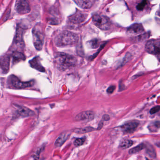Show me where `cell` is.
<instances>
[{
    "label": "cell",
    "mask_w": 160,
    "mask_h": 160,
    "mask_svg": "<svg viewBox=\"0 0 160 160\" xmlns=\"http://www.w3.org/2000/svg\"><path fill=\"white\" fill-rule=\"evenodd\" d=\"M54 61L58 69L61 71H63L75 66L77 60L72 55L64 53H58L55 54Z\"/></svg>",
    "instance_id": "6da1fadb"
},
{
    "label": "cell",
    "mask_w": 160,
    "mask_h": 160,
    "mask_svg": "<svg viewBox=\"0 0 160 160\" xmlns=\"http://www.w3.org/2000/svg\"><path fill=\"white\" fill-rule=\"evenodd\" d=\"M79 40L78 35L69 31H64L58 35L54 39L55 45L59 47L72 46Z\"/></svg>",
    "instance_id": "7a4b0ae2"
},
{
    "label": "cell",
    "mask_w": 160,
    "mask_h": 160,
    "mask_svg": "<svg viewBox=\"0 0 160 160\" xmlns=\"http://www.w3.org/2000/svg\"><path fill=\"white\" fill-rule=\"evenodd\" d=\"M8 84L11 88L16 89H22L32 87L34 84V81H30L26 82H22L16 76L11 75L9 76L8 79Z\"/></svg>",
    "instance_id": "3957f363"
},
{
    "label": "cell",
    "mask_w": 160,
    "mask_h": 160,
    "mask_svg": "<svg viewBox=\"0 0 160 160\" xmlns=\"http://www.w3.org/2000/svg\"><path fill=\"white\" fill-rule=\"evenodd\" d=\"M92 21L96 27L102 30H108L111 25L109 19L103 15H95L92 17Z\"/></svg>",
    "instance_id": "277c9868"
},
{
    "label": "cell",
    "mask_w": 160,
    "mask_h": 160,
    "mask_svg": "<svg viewBox=\"0 0 160 160\" xmlns=\"http://www.w3.org/2000/svg\"><path fill=\"white\" fill-rule=\"evenodd\" d=\"M33 44L37 50H41L43 47L44 41L43 33L39 26H35L32 30Z\"/></svg>",
    "instance_id": "5b68a950"
},
{
    "label": "cell",
    "mask_w": 160,
    "mask_h": 160,
    "mask_svg": "<svg viewBox=\"0 0 160 160\" xmlns=\"http://www.w3.org/2000/svg\"><path fill=\"white\" fill-rule=\"evenodd\" d=\"M145 50L147 53L156 55L160 60V41L157 40H150L145 46Z\"/></svg>",
    "instance_id": "8992f818"
},
{
    "label": "cell",
    "mask_w": 160,
    "mask_h": 160,
    "mask_svg": "<svg viewBox=\"0 0 160 160\" xmlns=\"http://www.w3.org/2000/svg\"><path fill=\"white\" fill-rule=\"evenodd\" d=\"M15 9L19 14H25L30 10L28 0H16Z\"/></svg>",
    "instance_id": "52a82bcc"
},
{
    "label": "cell",
    "mask_w": 160,
    "mask_h": 160,
    "mask_svg": "<svg viewBox=\"0 0 160 160\" xmlns=\"http://www.w3.org/2000/svg\"><path fill=\"white\" fill-rule=\"evenodd\" d=\"M87 14L78 11L69 17V21L72 24H76L82 23L87 19Z\"/></svg>",
    "instance_id": "ba28073f"
},
{
    "label": "cell",
    "mask_w": 160,
    "mask_h": 160,
    "mask_svg": "<svg viewBox=\"0 0 160 160\" xmlns=\"http://www.w3.org/2000/svg\"><path fill=\"white\" fill-rule=\"evenodd\" d=\"M94 117L95 113L92 111H85L77 115L75 117V120L76 121L89 122L94 119Z\"/></svg>",
    "instance_id": "9c48e42d"
},
{
    "label": "cell",
    "mask_w": 160,
    "mask_h": 160,
    "mask_svg": "<svg viewBox=\"0 0 160 160\" xmlns=\"http://www.w3.org/2000/svg\"><path fill=\"white\" fill-rule=\"evenodd\" d=\"M139 126L137 121H131L124 124L121 126V130L127 133H133Z\"/></svg>",
    "instance_id": "30bf717a"
},
{
    "label": "cell",
    "mask_w": 160,
    "mask_h": 160,
    "mask_svg": "<svg viewBox=\"0 0 160 160\" xmlns=\"http://www.w3.org/2000/svg\"><path fill=\"white\" fill-rule=\"evenodd\" d=\"M144 32L143 26L140 23H135L131 25L127 29V32L132 35H138L142 34Z\"/></svg>",
    "instance_id": "8fae6325"
},
{
    "label": "cell",
    "mask_w": 160,
    "mask_h": 160,
    "mask_svg": "<svg viewBox=\"0 0 160 160\" xmlns=\"http://www.w3.org/2000/svg\"><path fill=\"white\" fill-rule=\"evenodd\" d=\"M29 63L30 66L33 69L41 72H45V69L42 65L39 57H34L32 60H30Z\"/></svg>",
    "instance_id": "7c38bea8"
},
{
    "label": "cell",
    "mask_w": 160,
    "mask_h": 160,
    "mask_svg": "<svg viewBox=\"0 0 160 160\" xmlns=\"http://www.w3.org/2000/svg\"><path fill=\"white\" fill-rule=\"evenodd\" d=\"M16 114L19 115V116L22 117H26L31 116L34 114V113L28 108L19 106L17 107V110H16Z\"/></svg>",
    "instance_id": "4fadbf2b"
},
{
    "label": "cell",
    "mask_w": 160,
    "mask_h": 160,
    "mask_svg": "<svg viewBox=\"0 0 160 160\" xmlns=\"http://www.w3.org/2000/svg\"><path fill=\"white\" fill-rule=\"evenodd\" d=\"M0 68L4 73H7L9 69V58L7 55L0 57Z\"/></svg>",
    "instance_id": "5bb4252c"
},
{
    "label": "cell",
    "mask_w": 160,
    "mask_h": 160,
    "mask_svg": "<svg viewBox=\"0 0 160 160\" xmlns=\"http://www.w3.org/2000/svg\"><path fill=\"white\" fill-rule=\"evenodd\" d=\"M79 7L84 9H89L93 5L95 0H73Z\"/></svg>",
    "instance_id": "9a60e30c"
},
{
    "label": "cell",
    "mask_w": 160,
    "mask_h": 160,
    "mask_svg": "<svg viewBox=\"0 0 160 160\" xmlns=\"http://www.w3.org/2000/svg\"><path fill=\"white\" fill-rule=\"evenodd\" d=\"M69 133H62L58 137L55 142V146L56 147H60L64 144L69 137Z\"/></svg>",
    "instance_id": "2e32d148"
},
{
    "label": "cell",
    "mask_w": 160,
    "mask_h": 160,
    "mask_svg": "<svg viewBox=\"0 0 160 160\" xmlns=\"http://www.w3.org/2000/svg\"><path fill=\"white\" fill-rule=\"evenodd\" d=\"M95 129L92 127H85L83 128H76L73 130L74 133H78V134H83L86 133H89L95 130Z\"/></svg>",
    "instance_id": "e0dca14e"
},
{
    "label": "cell",
    "mask_w": 160,
    "mask_h": 160,
    "mask_svg": "<svg viewBox=\"0 0 160 160\" xmlns=\"http://www.w3.org/2000/svg\"><path fill=\"white\" fill-rule=\"evenodd\" d=\"M12 57L15 61H19L20 60H25V57L23 53L20 51H15L12 53Z\"/></svg>",
    "instance_id": "ac0fdd59"
},
{
    "label": "cell",
    "mask_w": 160,
    "mask_h": 160,
    "mask_svg": "<svg viewBox=\"0 0 160 160\" xmlns=\"http://www.w3.org/2000/svg\"><path fill=\"white\" fill-rule=\"evenodd\" d=\"M145 148L146 149V153L149 156H150L151 158H155L156 156V150L151 145H146Z\"/></svg>",
    "instance_id": "d6986e66"
},
{
    "label": "cell",
    "mask_w": 160,
    "mask_h": 160,
    "mask_svg": "<svg viewBox=\"0 0 160 160\" xmlns=\"http://www.w3.org/2000/svg\"><path fill=\"white\" fill-rule=\"evenodd\" d=\"M133 143L132 140H124L119 145L120 147L122 149H128L133 145Z\"/></svg>",
    "instance_id": "ffe728a7"
},
{
    "label": "cell",
    "mask_w": 160,
    "mask_h": 160,
    "mask_svg": "<svg viewBox=\"0 0 160 160\" xmlns=\"http://www.w3.org/2000/svg\"><path fill=\"white\" fill-rule=\"evenodd\" d=\"M146 147V145L144 144H140L138 145L133 149H131L129 151V153L130 154H133L138 153L142 150V149H145Z\"/></svg>",
    "instance_id": "44dd1931"
},
{
    "label": "cell",
    "mask_w": 160,
    "mask_h": 160,
    "mask_svg": "<svg viewBox=\"0 0 160 160\" xmlns=\"http://www.w3.org/2000/svg\"><path fill=\"white\" fill-rule=\"evenodd\" d=\"M88 46L92 49H96L99 46V42L98 39H94L88 42Z\"/></svg>",
    "instance_id": "7402d4cb"
},
{
    "label": "cell",
    "mask_w": 160,
    "mask_h": 160,
    "mask_svg": "<svg viewBox=\"0 0 160 160\" xmlns=\"http://www.w3.org/2000/svg\"><path fill=\"white\" fill-rule=\"evenodd\" d=\"M85 140H86L85 137L76 139L75 140V141H74V145L76 146H81L84 144V142L85 141Z\"/></svg>",
    "instance_id": "603a6c76"
},
{
    "label": "cell",
    "mask_w": 160,
    "mask_h": 160,
    "mask_svg": "<svg viewBox=\"0 0 160 160\" xmlns=\"http://www.w3.org/2000/svg\"><path fill=\"white\" fill-rule=\"evenodd\" d=\"M146 3H147V0H142L141 2H140L139 4H138L136 7L137 9L139 11H141L144 9L145 6L146 5Z\"/></svg>",
    "instance_id": "cb8c5ba5"
},
{
    "label": "cell",
    "mask_w": 160,
    "mask_h": 160,
    "mask_svg": "<svg viewBox=\"0 0 160 160\" xmlns=\"http://www.w3.org/2000/svg\"><path fill=\"white\" fill-rule=\"evenodd\" d=\"M160 110V105L156 106L152 108L150 110V113L151 114H155L156 112H158Z\"/></svg>",
    "instance_id": "d4e9b609"
},
{
    "label": "cell",
    "mask_w": 160,
    "mask_h": 160,
    "mask_svg": "<svg viewBox=\"0 0 160 160\" xmlns=\"http://www.w3.org/2000/svg\"><path fill=\"white\" fill-rule=\"evenodd\" d=\"M115 89V86H110V87L108 88V89H107V92L109 94H112L114 91Z\"/></svg>",
    "instance_id": "484cf974"
},
{
    "label": "cell",
    "mask_w": 160,
    "mask_h": 160,
    "mask_svg": "<svg viewBox=\"0 0 160 160\" xmlns=\"http://www.w3.org/2000/svg\"><path fill=\"white\" fill-rule=\"evenodd\" d=\"M153 126L156 129L160 128V121H156L153 124Z\"/></svg>",
    "instance_id": "4316f807"
},
{
    "label": "cell",
    "mask_w": 160,
    "mask_h": 160,
    "mask_svg": "<svg viewBox=\"0 0 160 160\" xmlns=\"http://www.w3.org/2000/svg\"><path fill=\"white\" fill-rule=\"evenodd\" d=\"M103 119H104V120H109L110 119V117L108 115H104L103 116Z\"/></svg>",
    "instance_id": "83f0119b"
},
{
    "label": "cell",
    "mask_w": 160,
    "mask_h": 160,
    "mask_svg": "<svg viewBox=\"0 0 160 160\" xmlns=\"http://www.w3.org/2000/svg\"><path fill=\"white\" fill-rule=\"evenodd\" d=\"M103 123H102V122H100V124H99V128H98V129H100L102 127V126H103Z\"/></svg>",
    "instance_id": "f1b7e54d"
},
{
    "label": "cell",
    "mask_w": 160,
    "mask_h": 160,
    "mask_svg": "<svg viewBox=\"0 0 160 160\" xmlns=\"http://www.w3.org/2000/svg\"><path fill=\"white\" fill-rule=\"evenodd\" d=\"M157 15L158 16L160 17V8H159V9L158 10V11L157 12Z\"/></svg>",
    "instance_id": "f546056e"
},
{
    "label": "cell",
    "mask_w": 160,
    "mask_h": 160,
    "mask_svg": "<svg viewBox=\"0 0 160 160\" xmlns=\"http://www.w3.org/2000/svg\"><path fill=\"white\" fill-rule=\"evenodd\" d=\"M146 160H149L148 159H146Z\"/></svg>",
    "instance_id": "4dcf8cb0"
}]
</instances>
